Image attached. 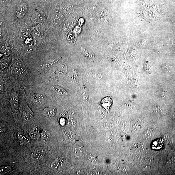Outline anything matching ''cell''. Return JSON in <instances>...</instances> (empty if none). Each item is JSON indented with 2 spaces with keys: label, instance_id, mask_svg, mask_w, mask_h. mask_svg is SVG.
<instances>
[{
  "label": "cell",
  "instance_id": "19",
  "mask_svg": "<svg viewBox=\"0 0 175 175\" xmlns=\"http://www.w3.org/2000/svg\"><path fill=\"white\" fill-rule=\"evenodd\" d=\"M157 96L163 99H166L169 98V94L167 92L164 90H161L157 93Z\"/></svg>",
  "mask_w": 175,
  "mask_h": 175
},
{
  "label": "cell",
  "instance_id": "23",
  "mask_svg": "<svg viewBox=\"0 0 175 175\" xmlns=\"http://www.w3.org/2000/svg\"><path fill=\"white\" fill-rule=\"evenodd\" d=\"M162 142L161 139L156 140L155 142L153 143L152 147L156 149L160 148L162 145L161 144Z\"/></svg>",
  "mask_w": 175,
  "mask_h": 175
},
{
  "label": "cell",
  "instance_id": "5",
  "mask_svg": "<svg viewBox=\"0 0 175 175\" xmlns=\"http://www.w3.org/2000/svg\"><path fill=\"white\" fill-rule=\"evenodd\" d=\"M46 96L43 93L38 94L33 98V102L34 104L37 105H42L46 101Z\"/></svg>",
  "mask_w": 175,
  "mask_h": 175
},
{
  "label": "cell",
  "instance_id": "20",
  "mask_svg": "<svg viewBox=\"0 0 175 175\" xmlns=\"http://www.w3.org/2000/svg\"><path fill=\"white\" fill-rule=\"evenodd\" d=\"M75 137V134L72 131H69L65 133V137L66 139L70 141L73 140Z\"/></svg>",
  "mask_w": 175,
  "mask_h": 175
},
{
  "label": "cell",
  "instance_id": "8",
  "mask_svg": "<svg viewBox=\"0 0 175 175\" xmlns=\"http://www.w3.org/2000/svg\"><path fill=\"white\" fill-rule=\"evenodd\" d=\"M46 153V149L43 147H40L36 149L34 152V157L36 159L43 158Z\"/></svg>",
  "mask_w": 175,
  "mask_h": 175
},
{
  "label": "cell",
  "instance_id": "18",
  "mask_svg": "<svg viewBox=\"0 0 175 175\" xmlns=\"http://www.w3.org/2000/svg\"><path fill=\"white\" fill-rule=\"evenodd\" d=\"M55 62V61L54 59H50L48 61H46L43 64V68L44 69H48L51 68Z\"/></svg>",
  "mask_w": 175,
  "mask_h": 175
},
{
  "label": "cell",
  "instance_id": "22",
  "mask_svg": "<svg viewBox=\"0 0 175 175\" xmlns=\"http://www.w3.org/2000/svg\"><path fill=\"white\" fill-rule=\"evenodd\" d=\"M41 139L43 142L48 141L49 139L48 133L46 130H44L41 134Z\"/></svg>",
  "mask_w": 175,
  "mask_h": 175
},
{
  "label": "cell",
  "instance_id": "3",
  "mask_svg": "<svg viewBox=\"0 0 175 175\" xmlns=\"http://www.w3.org/2000/svg\"><path fill=\"white\" fill-rule=\"evenodd\" d=\"M46 14L44 12L39 11L34 14L31 18V20L34 23H36L42 22L46 18Z\"/></svg>",
  "mask_w": 175,
  "mask_h": 175
},
{
  "label": "cell",
  "instance_id": "2",
  "mask_svg": "<svg viewBox=\"0 0 175 175\" xmlns=\"http://www.w3.org/2000/svg\"><path fill=\"white\" fill-rule=\"evenodd\" d=\"M84 150V147L80 143H76L73 147V151L74 154L77 158L82 156Z\"/></svg>",
  "mask_w": 175,
  "mask_h": 175
},
{
  "label": "cell",
  "instance_id": "27",
  "mask_svg": "<svg viewBox=\"0 0 175 175\" xmlns=\"http://www.w3.org/2000/svg\"><path fill=\"white\" fill-rule=\"evenodd\" d=\"M89 93L87 90H84L83 92V98L85 101L88 100L89 99Z\"/></svg>",
  "mask_w": 175,
  "mask_h": 175
},
{
  "label": "cell",
  "instance_id": "1",
  "mask_svg": "<svg viewBox=\"0 0 175 175\" xmlns=\"http://www.w3.org/2000/svg\"><path fill=\"white\" fill-rule=\"evenodd\" d=\"M13 68L15 73L20 75L24 76L27 73L26 67L20 62H15L13 65Z\"/></svg>",
  "mask_w": 175,
  "mask_h": 175
},
{
  "label": "cell",
  "instance_id": "7",
  "mask_svg": "<svg viewBox=\"0 0 175 175\" xmlns=\"http://www.w3.org/2000/svg\"><path fill=\"white\" fill-rule=\"evenodd\" d=\"M27 11L26 5L21 4L18 6L17 11V16L19 18H22L26 14Z\"/></svg>",
  "mask_w": 175,
  "mask_h": 175
},
{
  "label": "cell",
  "instance_id": "26",
  "mask_svg": "<svg viewBox=\"0 0 175 175\" xmlns=\"http://www.w3.org/2000/svg\"><path fill=\"white\" fill-rule=\"evenodd\" d=\"M144 68L145 72L148 74L150 73L151 71V66L149 65L148 62L145 63L144 65Z\"/></svg>",
  "mask_w": 175,
  "mask_h": 175
},
{
  "label": "cell",
  "instance_id": "4",
  "mask_svg": "<svg viewBox=\"0 0 175 175\" xmlns=\"http://www.w3.org/2000/svg\"><path fill=\"white\" fill-rule=\"evenodd\" d=\"M67 71V66L64 63H62L59 65L55 71V74L60 78L64 77Z\"/></svg>",
  "mask_w": 175,
  "mask_h": 175
},
{
  "label": "cell",
  "instance_id": "24",
  "mask_svg": "<svg viewBox=\"0 0 175 175\" xmlns=\"http://www.w3.org/2000/svg\"><path fill=\"white\" fill-rule=\"evenodd\" d=\"M30 135L31 138L34 140H37L40 138V135L38 133L31 132L30 133Z\"/></svg>",
  "mask_w": 175,
  "mask_h": 175
},
{
  "label": "cell",
  "instance_id": "16",
  "mask_svg": "<svg viewBox=\"0 0 175 175\" xmlns=\"http://www.w3.org/2000/svg\"><path fill=\"white\" fill-rule=\"evenodd\" d=\"M52 90L56 93L62 96H65L67 95V92L62 88L58 86H53L51 87Z\"/></svg>",
  "mask_w": 175,
  "mask_h": 175
},
{
  "label": "cell",
  "instance_id": "14",
  "mask_svg": "<svg viewBox=\"0 0 175 175\" xmlns=\"http://www.w3.org/2000/svg\"><path fill=\"white\" fill-rule=\"evenodd\" d=\"M69 81L72 85H76L79 81V77L76 72H72L70 73L69 76Z\"/></svg>",
  "mask_w": 175,
  "mask_h": 175
},
{
  "label": "cell",
  "instance_id": "12",
  "mask_svg": "<svg viewBox=\"0 0 175 175\" xmlns=\"http://www.w3.org/2000/svg\"><path fill=\"white\" fill-rule=\"evenodd\" d=\"M53 19L55 24L57 26H59L63 23L65 18L63 15L58 12L54 15Z\"/></svg>",
  "mask_w": 175,
  "mask_h": 175
},
{
  "label": "cell",
  "instance_id": "15",
  "mask_svg": "<svg viewBox=\"0 0 175 175\" xmlns=\"http://www.w3.org/2000/svg\"><path fill=\"white\" fill-rule=\"evenodd\" d=\"M44 112L49 117H53L56 114V109L53 106H50L48 107L45 109Z\"/></svg>",
  "mask_w": 175,
  "mask_h": 175
},
{
  "label": "cell",
  "instance_id": "17",
  "mask_svg": "<svg viewBox=\"0 0 175 175\" xmlns=\"http://www.w3.org/2000/svg\"><path fill=\"white\" fill-rule=\"evenodd\" d=\"M68 116L71 125H74L75 123L76 120V114L75 111L71 110L68 112Z\"/></svg>",
  "mask_w": 175,
  "mask_h": 175
},
{
  "label": "cell",
  "instance_id": "6",
  "mask_svg": "<svg viewBox=\"0 0 175 175\" xmlns=\"http://www.w3.org/2000/svg\"><path fill=\"white\" fill-rule=\"evenodd\" d=\"M76 21L74 18H68L65 22L64 25V29L65 31H69L72 30L75 26Z\"/></svg>",
  "mask_w": 175,
  "mask_h": 175
},
{
  "label": "cell",
  "instance_id": "28",
  "mask_svg": "<svg viewBox=\"0 0 175 175\" xmlns=\"http://www.w3.org/2000/svg\"><path fill=\"white\" fill-rule=\"evenodd\" d=\"M162 71L164 72L165 73H170L171 72V69L168 68V67L167 65H164L162 68Z\"/></svg>",
  "mask_w": 175,
  "mask_h": 175
},
{
  "label": "cell",
  "instance_id": "13",
  "mask_svg": "<svg viewBox=\"0 0 175 175\" xmlns=\"http://www.w3.org/2000/svg\"><path fill=\"white\" fill-rule=\"evenodd\" d=\"M18 95L15 92H12L10 97V102L12 107L14 108H17L18 102Z\"/></svg>",
  "mask_w": 175,
  "mask_h": 175
},
{
  "label": "cell",
  "instance_id": "10",
  "mask_svg": "<svg viewBox=\"0 0 175 175\" xmlns=\"http://www.w3.org/2000/svg\"><path fill=\"white\" fill-rule=\"evenodd\" d=\"M100 33V30L99 28L96 26H92L90 31V36L92 38L94 39L98 38Z\"/></svg>",
  "mask_w": 175,
  "mask_h": 175
},
{
  "label": "cell",
  "instance_id": "30",
  "mask_svg": "<svg viewBox=\"0 0 175 175\" xmlns=\"http://www.w3.org/2000/svg\"><path fill=\"white\" fill-rule=\"evenodd\" d=\"M39 130V127H36L34 128V129H33V132L38 133Z\"/></svg>",
  "mask_w": 175,
  "mask_h": 175
},
{
  "label": "cell",
  "instance_id": "11",
  "mask_svg": "<svg viewBox=\"0 0 175 175\" xmlns=\"http://www.w3.org/2000/svg\"><path fill=\"white\" fill-rule=\"evenodd\" d=\"M80 51L82 54L86 58L90 59H92L94 58V55L89 49L84 47H82L80 48Z\"/></svg>",
  "mask_w": 175,
  "mask_h": 175
},
{
  "label": "cell",
  "instance_id": "21",
  "mask_svg": "<svg viewBox=\"0 0 175 175\" xmlns=\"http://www.w3.org/2000/svg\"><path fill=\"white\" fill-rule=\"evenodd\" d=\"M18 137L21 141L29 143L30 142L29 139L24 134L21 132H19L18 133Z\"/></svg>",
  "mask_w": 175,
  "mask_h": 175
},
{
  "label": "cell",
  "instance_id": "25",
  "mask_svg": "<svg viewBox=\"0 0 175 175\" xmlns=\"http://www.w3.org/2000/svg\"><path fill=\"white\" fill-rule=\"evenodd\" d=\"M62 11L64 13L68 14L72 11V9L71 6H68L62 8Z\"/></svg>",
  "mask_w": 175,
  "mask_h": 175
},
{
  "label": "cell",
  "instance_id": "29",
  "mask_svg": "<svg viewBox=\"0 0 175 175\" xmlns=\"http://www.w3.org/2000/svg\"><path fill=\"white\" fill-rule=\"evenodd\" d=\"M60 124L62 126H64L66 124V120L65 117L62 118L60 120Z\"/></svg>",
  "mask_w": 175,
  "mask_h": 175
},
{
  "label": "cell",
  "instance_id": "9",
  "mask_svg": "<svg viewBox=\"0 0 175 175\" xmlns=\"http://www.w3.org/2000/svg\"><path fill=\"white\" fill-rule=\"evenodd\" d=\"M112 103V101L111 98L110 97H107L102 100L101 105L102 107L107 112L110 108Z\"/></svg>",
  "mask_w": 175,
  "mask_h": 175
}]
</instances>
